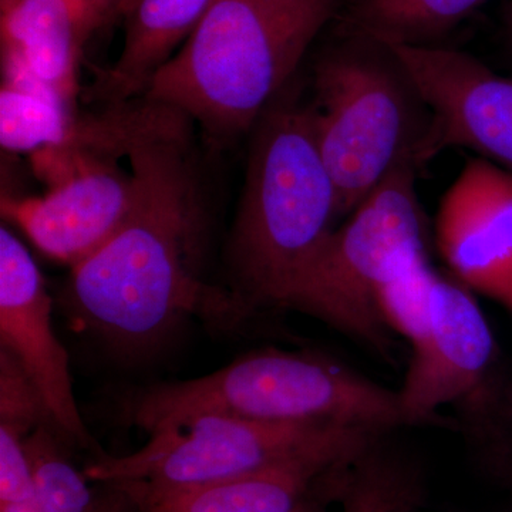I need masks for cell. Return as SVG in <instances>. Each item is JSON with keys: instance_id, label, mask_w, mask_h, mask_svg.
<instances>
[{"instance_id": "obj_18", "label": "cell", "mask_w": 512, "mask_h": 512, "mask_svg": "<svg viewBox=\"0 0 512 512\" xmlns=\"http://www.w3.org/2000/svg\"><path fill=\"white\" fill-rule=\"evenodd\" d=\"M487 0H357L353 22L384 45L423 46L468 18Z\"/></svg>"}, {"instance_id": "obj_16", "label": "cell", "mask_w": 512, "mask_h": 512, "mask_svg": "<svg viewBox=\"0 0 512 512\" xmlns=\"http://www.w3.org/2000/svg\"><path fill=\"white\" fill-rule=\"evenodd\" d=\"M64 436L52 423L40 424L26 440L35 477V498L29 503L0 505V512H138L119 485L90 487L64 451Z\"/></svg>"}, {"instance_id": "obj_26", "label": "cell", "mask_w": 512, "mask_h": 512, "mask_svg": "<svg viewBox=\"0 0 512 512\" xmlns=\"http://www.w3.org/2000/svg\"><path fill=\"white\" fill-rule=\"evenodd\" d=\"M510 402H511V409H512V389H511V392H510Z\"/></svg>"}, {"instance_id": "obj_4", "label": "cell", "mask_w": 512, "mask_h": 512, "mask_svg": "<svg viewBox=\"0 0 512 512\" xmlns=\"http://www.w3.org/2000/svg\"><path fill=\"white\" fill-rule=\"evenodd\" d=\"M120 420L148 436L202 414L330 423L392 433L410 427L397 390L326 356L264 349L211 375L123 397Z\"/></svg>"}, {"instance_id": "obj_25", "label": "cell", "mask_w": 512, "mask_h": 512, "mask_svg": "<svg viewBox=\"0 0 512 512\" xmlns=\"http://www.w3.org/2000/svg\"><path fill=\"white\" fill-rule=\"evenodd\" d=\"M508 47H510V53L512 56V5L510 9V15H508Z\"/></svg>"}, {"instance_id": "obj_19", "label": "cell", "mask_w": 512, "mask_h": 512, "mask_svg": "<svg viewBox=\"0 0 512 512\" xmlns=\"http://www.w3.org/2000/svg\"><path fill=\"white\" fill-rule=\"evenodd\" d=\"M79 114L45 86H10L0 89V144L12 153L33 154L62 147L73 133Z\"/></svg>"}, {"instance_id": "obj_22", "label": "cell", "mask_w": 512, "mask_h": 512, "mask_svg": "<svg viewBox=\"0 0 512 512\" xmlns=\"http://www.w3.org/2000/svg\"><path fill=\"white\" fill-rule=\"evenodd\" d=\"M89 2L99 16L101 25H106L110 20L119 16L120 0H89Z\"/></svg>"}, {"instance_id": "obj_12", "label": "cell", "mask_w": 512, "mask_h": 512, "mask_svg": "<svg viewBox=\"0 0 512 512\" xmlns=\"http://www.w3.org/2000/svg\"><path fill=\"white\" fill-rule=\"evenodd\" d=\"M138 181L116 161L77 168L40 197L3 198L2 212L43 254L72 266L92 255L126 222Z\"/></svg>"}, {"instance_id": "obj_23", "label": "cell", "mask_w": 512, "mask_h": 512, "mask_svg": "<svg viewBox=\"0 0 512 512\" xmlns=\"http://www.w3.org/2000/svg\"><path fill=\"white\" fill-rule=\"evenodd\" d=\"M138 2H140V0H120L119 16H124V18H127V16L133 12V9L136 8Z\"/></svg>"}, {"instance_id": "obj_5", "label": "cell", "mask_w": 512, "mask_h": 512, "mask_svg": "<svg viewBox=\"0 0 512 512\" xmlns=\"http://www.w3.org/2000/svg\"><path fill=\"white\" fill-rule=\"evenodd\" d=\"M322 57L308 104L340 218L400 168L420 167L430 110L389 46L363 35Z\"/></svg>"}, {"instance_id": "obj_9", "label": "cell", "mask_w": 512, "mask_h": 512, "mask_svg": "<svg viewBox=\"0 0 512 512\" xmlns=\"http://www.w3.org/2000/svg\"><path fill=\"white\" fill-rule=\"evenodd\" d=\"M430 110L420 165L446 150L473 151L512 174V77L468 53L431 45H387Z\"/></svg>"}, {"instance_id": "obj_1", "label": "cell", "mask_w": 512, "mask_h": 512, "mask_svg": "<svg viewBox=\"0 0 512 512\" xmlns=\"http://www.w3.org/2000/svg\"><path fill=\"white\" fill-rule=\"evenodd\" d=\"M188 136V128L171 131L130 151L138 181L133 211L70 268V311L121 353L154 348L192 315L225 329L255 315L234 291L201 281L202 212Z\"/></svg>"}, {"instance_id": "obj_8", "label": "cell", "mask_w": 512, "mask_h": 512, "mask_svg": "<svg viewBox=\"0 0 512 512\" xmlns=\"http://www.w3.org/2000/svg\"><path fill=\"white\" fill-rule=\"evenodd\" d=\"M400 403L412 426H463L485 437L500 413V350L474 292L437 271L427 335L412 348ZM511 403V402H510Z\"/></svg>"}, {"instance_id": "obj_13", "label": "cell", "mask_w": 512, "mask_h": 512, "mask_svg": "<svg viewBox=\"0 0 512 512\" xmlns=\"http://www.w3.org/2000/svg\"><path fill=\"white\" fill-rule=\"evenodd\" d=\"M100 26L89 0H20L0 15L2 66L18 67L76 106L83 47Z\"/></svg>"}, {"instance_id": "obj_2", "label": "cell", "mask_w": 512, "mask_h": 512, "mask_svg": "<svg viewBox=\"0 0 512 512\" xmlns=\"http://www.w3.org/2000/svg\"><path fill=\"white\" fill-rule=\"evenodd\" d=\"M285 90L252 128L247 175L229 241L234 291L256 313L288 309L340 218L308 104Z\"/></svg>"}, {"instance_id": "obj_15", "label": "cell", "mask_w": 512, "mask_h": 512, "mask_svg": "<svg viewBox=\"0 0 512 512\" xmlns=\"http://www.w3.org/2000/svg\"><path fill=\"white\" fill-rule=\"evenodd\" d=\"M214 0H140L127 16L117 62L97 70L93 99L109 106L143 97L154 76L200 26Z\"/></svg>"}, {"instance_id": "obj_6", "label": "cell", "mask_w": 512, "mask_h": 512, "mask_svg": "<svg viewBox=\"0 0 512 512\" xmlns=\"http://www.w3.org/2000/svg\"><path fill=\"white\" fill-rule=\"evenodd\" d=\"M413 165L400 168L333 229L288 303L387 356L392 332L377 309L384 286L430 261Z\"/></svg>"}, {"instance_id": "obj_7", "label": "cell", "mask_w": 512, "mask_h": 512, "mask_svg": "<svg viewBox=\"0 0 512 512\" xmlns=\"http://www.w3.org/2000/svg\"><path fill=\"white\" fill-rule=\"evenodd\" d=\"M383 434L340 424L202 414L153 434L130 456H101L84 474L101 484L138 480L187 487L306 461L343 466Z\"/></svg>"}, {"instance_id": "obj_17", "label": "cell", "mask_w": 512, "mask_h": 512, "mask_svg": "<svg viewBox=\"0 0 512 512\" xmlns=\"http://www.w3.org/2000/svg\"><path fill=\"white\" fill-rule=\"evenodd\" d=\"M377 437L336 470L340 512H419L423 480L410 458Z\"/></svg>"}, {"instance_id": "obj_21", "label": "cell", "mask_w": 512, "mask_h": 512, "mask_svg": "<svg viewBox=\"0 0 512 512\" xmlns=\"http://www.w3.org/2000/svg\"><path fill=\"white\" fill-rule=\"evenodd\" d=\"M46 421L53 423L32 377L15 356L0 349V433L28 440Z\"/></svg>"}, {"instance_id": "obj_3", "label": "cell", "mask_w": 512, "mask_h": 512, "mask_svg": "<svg viewBox=\"0 0 512 512\" xmlns=\"http://www.w3.org/2000/svg\"><path fill=\"white\" fill-rule=\"evenodd\" d=\"M342 0H214L143 99L195 120L214 140L249 133L291 83Z\"/></svg>"}, {"instance_id": "obj_10", "label": "cell", "mask_w": 512, "mask_h": 512, "mask_svg": "<svg viewBox=\"0 0 512 512\" xmlns=\"http://www.w3.org/2000/svg\"><path fill=\"white\" fill-rule=\"evenodd\" d=\"M434 239L454 279L512 315V174L470 158L441 198Z\"/></svg>"}, {"instance_id": "obj_24", "label": "cell", "mask_w": 512, "mask_h": 512, "mask_svg": "<svg viewBox=\"0 0 512 512\" xmlns=\"http://www.w3.org/2000/svg\"><path fill=\"white\" fill-rule=\"evenodd\" d=\"M19 2L20 0H0V15L9 12V10Z\"/></svg>"}, {"instance_id": "obj_20", "label": "cell", "mask_w": 512, "mask_h": 512, "mask_svg": "<svg viewBox=\"0 0 512 512\" xmlns=\"http://www.w3.org/2000/svg\"><path fill=\"white\" fill-rule=\"evenodd\" d=\"M436 275L430 261L423 262L384 286L377 295V309L384 325L406 339L412 348L429 330Z\"/></svg>"}, {"instance_id": "obj_11", "label": "cell", "mask_w": 512, "mask_h": 512, "mask_svg": "<svg viewBox=\"0 0 512 512\" xmlns=\"http://www.w3.org/2000/svg\"><path fill=\"white\" fill-rule=\"evenodd\" d=\"M0 346L23 366L70 444L92 447L74 399L69 356L52 325V298L28 248L0 228Z\"/></svg>"}, {"instance_id": "obj_14", "label": "cell", "mask_w": 512, "mask_h": 512, "mask_svg": "<svg viewBox=\"0 0 512 512\" xmlns=\"http://www.w3.org/2000/svg\"><path fill=\"white\" fill-rule=\"evenodd\" d=\"M342 466L306 461L214 483L163 487L120 481L138 512H309L312 485Z\"/></svg>"}]
</instances>
